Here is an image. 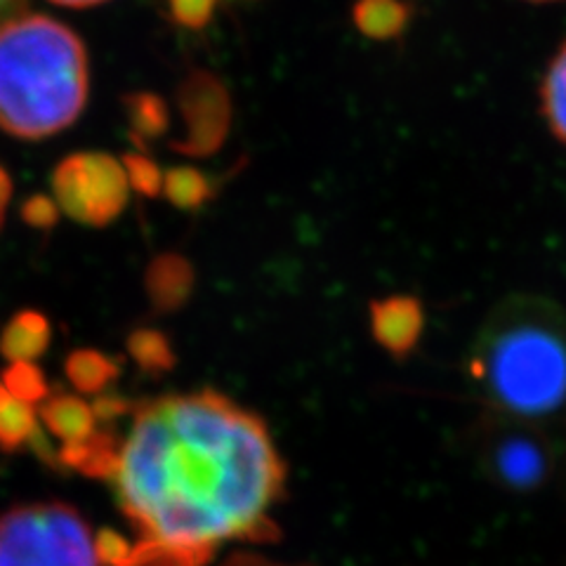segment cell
<instances>
[{"mask_svg": "<svg viewBox=\"0 0 566 566\" xmlns=\"http://www.w3.org/2000/svg\"><path fill=\"white\" fill-rule=\"evenodd\" d=\"M128 187L126 168L102 151L66 156L52 172L55 203L85 227L112 224L128 206Z\"/></svg>", "mask_w": 566, "mask_h": 566, "instance_id": "cell-6", "label": "cell"}, {"mask_svg": "<svg viewBox=\"0 0 566 566\" xmlns=\"http://www.w3.org/2000/svg\"><path fill=\"white\" fill-rule=\"evenodd\" d=\"M52 338L50 322L33 310H24L12 316V322L6 326L0 335V352L3 357L14 361H33L48 349Z\"/></svg>", "mask_w": 566, "mask_h": 566, "instance_id": "cell-12", "label": "cell"}, {"mask_svg": "<svg viewBox=\"0 0 566 566\" xmlns=\"http://www.w3.org/2000/svg\"><path fill=\"white\" fill-rule=\"evenodd\" d=\"M180 114L185 137L175 147L182 154L206 156L222 147L229 130V95L216 76L197 71L182 83Z\"/></svg>", "mask_w": 566, "mask_h": 566, "instance_id": "cell-7", "label": "cell"}, {"mask_svg": "<svg viewBox=\"0 0 566 566\" xmlns=\"http://www.w3.org/2000/svg\"><path fill=\"white\" fill-rule=\"evenodd\" d=\"M112 482L133 566H206L222 543L281 536L286 465L264 420L216 389L137 403Z\"/></svg>", "mask_w": 566, "mask_h": 566, "instance_id": "cell-1", "label": "cell"}, {"mask_svg": "<svg viewBox=\"0 0 566 566\" xmlns=\"http://www.w3.org/2000/svg\"><path fill=\"white\" fill-rule=\"evenodd\" d=\"M164 193L175 208L197 210L212 199L216 187L210 177L197 168H172L164 175Z\"/></svg>", "mask_w": 566, "mask_h": 566, "instance_id": "cell-18", "label": "cell"}, {"mask_svg": "<svg viewBox=\"0 0 566 566\" xmlns=\"http://www.w3.org/2000/svg\"><path fill=\"white\" fill-rule=\"evenodd\" d=\"M128 352L149 376H161L175 368V352L168 335L156 328H137L128 338Z\"/></svg>", "mask_w": 566, "mask_h": 566, "instance_id": "cell-17", "label": "cell"}, {"mask_svg": "<svg viewBox=\"0 0 566 566\" xmlns=\"http://www.w3.org/2000/svg\"><path fill=\"white\" fill-rule=\"evenodd\" d=\"M10 197H12V182H10L8 172L0 168V227H3V222H6V210H8Z\"/></svg>", "mask_w": 566, "mask_h": 566, "instance_id": "cell-27", "label": "cell"}, {"mask_svg": "<svg viewBox=\"0 0 566 566\" xmlns=\"http://www.w3.org/2000/svg\"><path fill=\"white\" fill-rule=\"evenodd\" d=\"M534 3H551V0H534Z\"/></svg>", "mask_w": 566, "mask_h": 566, "instance_id": "cell-30", "label": "cell"}, {"mask_svg": "<svg viewBox=\"0 0 566 566\" xmlns=\"http://www.w3.org/2000/svg\"><path fill=\"white\" fill-rule=\"evenodd\" d=\"M24 6V0H0V20H10V17L20 14V8Z\"/></svg>", "mask_w": 566, "mask_h": 566, "instance_id": "cell-28", "label": "cell"}, {"mask_svg": "<svg viewBox=\"0 0 566 566\" xmlns=\"http://www.w3.org/2000/svg\"><path fill=\"white\" fill-rule=\"evenodd\" d=\"M424 326V314L418 297L389 295L370 303V333L374 340L397 359L409 357L416 349Z\"/></svg>", "mask_w": 566, "mask_h": 566, "instance_id": "cell-8", "label": "cell"}, {"mask_svg": "<svg viewBox=\"0 0 566 566\" xmlns=\"http://www.w3.org/2000/svg\"><path fill=\"white\" fill-rule=\"evenodd\" d=\"M64 370L81 395H102L120 376V364L97 349H76L69 354Z\"/></svg>", "mask_w": 566, "mask_h": 566, "instance_id": "cell-14", "label": "cell"}, {"mask_svg": "<svg viewBox=\"0 0 566 566\" xmlns=\"http://www.w3.org/2000/svg\"><path fill=\"white\" fill-rule=\"evenodd\" d=\"M41 418L50 434L62 444H81L97 432V416L91 403L74 395H52L41 403Z\"/></svg>", "mask_w": 566, "mask_h": 566, "instance_id": "cell-10", "label": "cell"}, {"mask_svg": "<svg viewBox=\"0 0 566 566\" xmlns=\"http://www.w3.org/2000/svg\"><path fill=\"white\" fill-rule=\"evenodd\" d=\"M22 218L33 229H50L55 227L60 218V206L50 201L43 193H35V197L27 199L22 206Z\"/></svg>", "mask_w": 566, "mask_h": 566, "instance_id": "cell-24", "label": "cell"}, {"mask_svg": "<svg viewBox=\"0 0 566 566\" xmlns=\"http://www.w3.org/2000/svg\"><path fill=\"white\" fill-rule=\"evenodd\" d=\"M39 430V420H35L31 403L12 397L0 382V449L8 453L20 451L31 444Z\"/></svg>", "mask_w": 566, "mask_h": 566, "instance_id": "cell-15", "label": "cell"}, {"mask_svg": "<svg viewBox=\"0 0 566 566\" xmlns=\"http://www.w3.org/2000/svg\"><path fill=\"white\" fill-rule=\"evenodd\" d=\"M91 69L83 41L45 14L0 22V128L22 139L57 135L87 102Z\"/></svg>", "mask_w": 566, "mask_h": 566, "instance_id": "cell-3", "label": "cell"}, {"mask_svg": "<svg viewBox=\"0 0 566 566\" xmlns=\"http://www.w3.org/2000/svg\"><path fill=\"white\" fill-rule=\"evenodd\" d=\"M93 411L97 416V422L102 420V422L109 424V422H114L123 416L135 413V403L126 401L123 397H116V395H102V397L95 399Z\"/></svg>", "mask_w": 566, "mask_h": 566, "instance_id": "cell-25", "label": "cell"}, {"mask_svg": "<svg viewBox=\"0 0 566 566\" xmlns=\"http://www.w3.org/2000/svg\"><path fill=\"white\" fill-rule=\"evenodd\" d=\"M95 553L99 566H133L135 543L114 528H102L95 538Z\"/></svg>", "mask_w": 566, "mask_h": 566, "instance_id": "cell-22", "label": "cell"}, {"mask_svg": "<svg viewBox=\"0 0 566 566\" xmlns=\"http://www.w3.org/2000/svg\"><path fill=\"white\" fill-rule=\"evenodd\" d=\"M193 291V270L189 260L175 253L158 255L147 270V295L156 312L180 310Z\"/></svg>", "mask_w": 566, "mask_h": 566, "instance_id": "cell-9", "label": "cell"}, {"mask_svg": "<svg viewBox=\"0 0 566 566\" xmlns=\"http://www.w3.org/2000/svg\"><path fill=\"white\" fill-rule=\"evenodd\" d=\"M218 6L220 0H168L170 17L185 29H203Z\"/></svg>", "mask_w": 566, "mask_h": 566, "instance_id": "cell-23", "label": "cell"}, {"mask_svg": "<svg viewBox=\"0 0 566 566\" xmlns=\"http://www.w3.org/2000/svg\"><path fill=\"white\" fill-rule=\"evenodd\" d=\"M352 20L366 39L389 41L403 33L411 22V6L403 0H357Z\"/></svg>", "mask_w": 566, "mask_h": 566, "instance_id": "cell-13", "label": "cell"}, {"mask_svg": "<svg viewBox=\"0 0 566 566\" xmlns=\"http://www.w3.org/2000/svg\"><path fill=\"white\" fill-rule=\"evenodd\" d=\"M541 104L547 128L566 147V43L555 52L551 66L545 71Z\"/></svg>", "mask_w": 566, "mask_h": 566, "instance_id": "cell-16", "label": "cell"}, {"mask_svg": "<svg viewBox=\"0 0 566 566\" xmlns=\"http://www.w3.org/2000/svg\"><path fill=\"white\" fill-rule=\"evenodd\" d=\"M470 378L493 413L557 428L566 420V312L538 295L503 300L476 333Z\"/></svg>", "mask_w": 566, "mask_h": 566, "instance_id": "cell-2", "label": "cell"}, {"mask_svg": "<svg viewBox=\"0 0 566 566\" xmlns=\"http://www.w3.org/2000/svg\"><path fill=\"white\" fill-rule=\"evenodd\" d=\"M120 455V444L112 430H97L81 444H62L57 451L60 468L76 470L85 476L112 480Z\"/></svg>", "mask_w": 566, "mask_h": 566, "instance_id": "cell-11", "label": "cell"}, {"mask_svg": "<svg viewBox=\"0 0 566 566\" xmlns=\"http://www.w3.org/2000/svg\"><path fill=\"white\" fill-rule=\"evenodd\" d=\"M562 444L551 424L486 413L476 430V458L489 480L512 493H534L553 482Z\"/></svg>", "mask_w": 566, "mask_h": 566, "instance_id": "cell-5", "label": "cell"}, {"mask_svg": "<svg viewBox=\"0 0 566 566\" xmlns=\"http://www.w3.org/2000/svg\"><path fill=\"white\" fill-rule=\"evenodd\" d=\"M222 566H291V564H281V562L268 559L262 555H253V553H237L229 557Z\"/></svg>", "mask_w": 566, "mask_h": 566, "instance_id": "cell-26", "label": "cell"}, {"mask_svg": "<svg viewBox=\"0 0 566 566\" xmlns=\"http://www.w3.org/2000/svg\"><path fill=\"white\" fill-rule=\"evenodd\" d=\"M50 3H57L64 8H93V6L106 3V0H50Z\"/></svg>", "mask_w": 566, "mask_h": 566, "instance_id": "cell-29", "label": "cell"}, {"mask_svg": "<svg viewBox=\"0 0 566 566\" xmlns=\"http://www.w3.org/2000/svg\"><path fill=\"white\" fill-rule=\"evenodd\" d=\"M3 387L17 399L27 403H43L50 397V387L43 376V370L33 361H14L6 368L3 378H0Z\"/></svg>", "mask_w": 566, "mask_h": 566, "instance_id": "cell-20", "label": "cell"}, {"mask_svg": "<svg viewBox=\"0 0 566 566\" xmlns=\"http://www.w3.org/2000/svg\"><path fill=\"white\" fill-rule=\"evenodd\" d=\"M128 116L133 126V137L137 142H147L161 137L168 130V106L158 95L139 93L128 97Z\"/></svg>", "mask_w": 566, "mask_h": 566, "instance_id": "cell-19", "label": "cell"}, {"mask_svg": "<svg viewBox=\"0 0 566 566\" xmlns=\"http://www.w3.org/2000/svg\"><path fill=\"white\" fill-rule=\"evenodd\" d=\"M0 566H99L91 526L60 501L20 505L0 517Z\"/></svg>", "mask_w": 566, "mask_h": 566, "instance_id": "cell-4", "label": "cell"}, {"mask_svg": "<svg viewBox=\"0 0 566 566\" xmlns=\"http://www.w3.org/2000/svg\"><path fill=\"white\" fill-rule=\"evenodd\" d=\"M130 187L142 197H158L164 191V172L145 154H128L123 158Z\"/></svg>", "mask_w": 566, "mask_h": 566, "instance_id": "cell-21", "label": "cell"}]
</instances>
